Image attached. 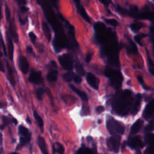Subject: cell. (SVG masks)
<instances>
[{"instance_id": "cell-20", "label": "cell", "mask_w": 154, "mask_h": 154, "mask_svg": "<svg viewBox=\"0 0 154 154\" xmlns=\"http://www.w3.org/2000/svg\"><path fill=\"white\" fill-rule=\"evenodd\" d=\"M6 65L7 68V78L10 81L11 84L13 86H15V80L14 78V75H13V72L12 69V68H10V66L9 65V63L6 62Z\"/></svg>"}, {"instance_id": "cell-51", "label": "cell", "mask_w": 154, "mask_h": 154, "mask_svg": "<svg viewBox=\"0 0 154 154\" xmlns=\"http://www.w3.org/2000/svg\"><path fill=\"white\" fill-rule=\"evenodd\" d=\"M75 3L76 5H78V4H80V0H74Z\"/></svg>"}, {"instance_id": "cell-18", "label": "cell", "mask_w": 154, "mask_h": 154, "mask_svg": "<svg viewBox=\"0 0 154 154\" xmlns=\"http://www.w3.org/2000/svg\"><path fill=\"white\" fill-rule=\"evenodd\" d=\"M69 87L81 99L82 101H86V102L88 101V96L85 92L79 90L78 89H77V88H76L72 84L69 85Z\"/></svg>"}, {"instance_id": "cell-40", "label": "cell", "mask_w": 154, "mask_h": 154, "mask_svg": "<svg viewBox=\"0 0 154 154\" xmlns=\"http://www.w3.org/2000/svg\"><path fill=\"white\" fill-rule=\"evenodd\" d=\"M0 37H1V43H2V46H3V51H4V54L5 56H7V51H6V48H5V45L4 44V42L3 41L2 36L0 33Z\"/></svg>"}, {"instance_id": "cell-60", "label": "cell", "mask_w": 154, "mask_h": 154, "mask_svg": "<svg viewBox=\"0 0 154 154\" xmlns=\"http://www.w3.org/2000/svg\"><path fill=\"white\" fill-rule=\"evenodd\" d=\"M153 1H154V0H153Z\"/></svg>"}, {"instance_id": "cell-37", "label": "cell", "mask_w": 154, "mask_h": 154, "mask_svg": "<svg viewBox=\"0 0 154 154\" xmlns=\"http://www.w3.org/2000/svg\"><path fill=\"white\" fill-rule=\"evenodd\" d=\"M5 16H6L7 21L8 22H10V19H11V14H10V10L7 5L5 6Z\"/></svg>"}, {"instance_id": "cell-8", "label": "cell", "mask_w": 154, "mask_h": 154, "mask_svg": "<svg viewBox=\"0 0 154 154\" xmlns=\"http://www.w3.org/2000/svg\"><path fill=\"white\" fill-rule=\"evenodd\" d=\"M128 145L129 147L135 149H141V148H143L145 146L143 143L142 142L140 138L138 136L130 137L128 139Z\"/></svg>"}, {"instance_id": "cell-6", "label": "cell", "mask_w": 154, "mask_h": 154, "mask_svg": "<svg viewBox=\"0 0 154 154\" xmlns=\"http://www.w3.org/2000/svg\"><path fill=\"white\" fill-rule=\"evenodd\" d=\"M58 61L62 66L66 70H72L74 69V61L69 54H63L58 57Z\"/></svg>"}, {"instance_id": "cell-47", "label": "cell", "mask_w": 154, "mask_h": 154, "mask_svg": "<svg viewBox=\"0 0 154 154\" xmlns=\"http://www.w3.org/2000/svg\"><path fill=\"white\" fill-rule=\"evenodd\" d=\"M26 122L27 123H28L29 124H31V120L30 117H29V116L27 117V118H26Z\"/></svg>"}, {"instance_id": "cell-3", "label": "cell", "mask_w": 154, "mask_h": 154, "mask_svg": "<svg viewBox=\"0 0 154 154\" xmlns=\"http://www.w3.org/2000/svg\"><path fill=\"white\" fill-rule=\"evenodd\" d=\"M107 128L112 135H122L125 132V126L122 123L112 117H109L107 120Z\"/></svg>"}, {"instance_id": "cell-14", "label": "cell", "mask_w": 154, "mask_h": 154, "mask_svg": "<svg viewBox=\"0 0 154 154\" xmlns=\"http://www.w3.org/2000/svg\"><path fill=\"white\" fill-rule=\"evenodd\" d=\"M141 101V96L140 94H137L135 96V101L133 104V106L132 107L131 114L132 115H135L139 112V109L140 108V104Z\"/></svg>"}, {"instance_id": "cell-7", "label": "cell", "mask_w": 154, "mask_h": 154, "mask_svg": "<svg viewBox=\"0 0 154 154\" xmlns=\"http://www.w3.org/2000/svg\"><path fill=\"white\" fill-rule=\"evenodd\" d=\"M29 80L30 82L35 84H39L42 83L43 79L42 76V72L40 71H36L34 69H32L31 70Z\"/></svg>"}, {"instance_id": "cell-53", "label": "cell", "mask_w": 154, "mask_h": 154, "mask_svg": "<svg viewBox=\"0 0 154 154\" xmlns=\"http://www.w3.org/2000/svg\"><path fill=\"white\" fill-rule=\"evenodd\" d=\"M19 1L21 2V3H22L24 5H25L26 4V0H19Z\"/></svg>"}, {"instance_id": "cell-24", "label": "cell", "mask_w": 154, "mask_h": 154, "mask_svg": "<svg viewBox=\"0 0 154 154\" xmlns=\"http://www.w3.org/2000/svg\"><path fill=\"white\" fill-rule=\"evenodd\" d=\"M42 29H43V31L44 32V33H45L46 37L48 38V40L49 41L51 39V32H50V29H49V27H48V25L46 23H43L42 24Z\"/></svg>"}, {"instance_id": "cell-39", "label": "cell", "mask_w": 154, "mask_h": 154, "mask_svg": "<svg viewBox=\"0 0 154 154\" xmlns=\"http://www.w3.org/2000/svg\"><path fill=\"white\" fill-rule=\"evenodd\" d=\"M95 110H96V112L98 114H101V113H103L104 111L105 110V108H104V107L103 106H100L96 107V108L95 109Z\"/></svg>"}, {"instance_id": "cell-54", "label": "cell", "mask_w": 154, "mask_h": 154, "mask_svg": "<svg viewBox=\"0 0 154 154\" xmlns=\"http://www.w3.org/2000/svg\"><path fill=\"white\" fill-rule=\"evenodd\" d=\"M12 122H13L14 123H15V125H17V124H18V121H17V120L15 119H13Z\"/></svg>"}, {"instance_id": "cell-42", "label": "cell", "mask_w": 154, "mask_h": 154, "mask_svg": "<svg viewBox=\"0 0 154 154\" xmlns=\"http://www.w3.org/2000/svg\"><path fill=\"white\" fill-rule=\"evenodd\" d=\"M138 80H139V81L140 82V84L143 86V87L144 89H148V88L146 87L145 84V82H144L141 76H138Z\"/></svg>"}, {"instance_id": "cell-5", "label": "cell", "mask_w": 154, "mask_h": 154, "mask_svg": "<svg viewBox=\"0 0 154 154\" xmlns=\"http://www.w3.org/2000/svg\"><path fill=\"white\" fill-rule=\"evenodd\" d=\"M121 137L120 135H113L107 141V145L108 149L114 153L119 151Z\"/></svg>"}, {"instance_id": "cell-55", "label": "cell", "mask_w": 154, "mask_h": 154, "mask_svg": "<svg viewBox=\"0 0 154 154\" xmlns=\"http://www.w3.org/2000/svg\"><path fill=\"white\" fill-rule=\"evenodd\" d=\"M3 108V104L0 102V108Z\"/></svg>"}, {"instance_id": "cell-23", "label": "cell", "mask_w": 154, "mask_h": 154, "mask_svg": "<svg viewBox=\"0 0 154 154\" xmlns=\"http://www.w3.org/2000/svg\"><path fill=\"white\" fill-rule=\"evenodd\" d=\"M52 151H53V153H63L64 152V148L63 147V146L58 143H57L54 144L52 146Z\"/></svg>"}, {"instance_id": "cell-21", "label": "cell", "mask_w": 154, "mask_h": 154, "mask_svg": "<svg viewBox=\"0 0 154 154\" xmlns=\"http://www.w3.org/2000/svg\"><path fill=\"white\" fill-rule=\"evenodd\" d=\"M58 76V71L56 69L52 70L49 71L47 75V80L49 82H54L56 81L57 80Z\"/></svg>"}, {"instance_id": "cell-30", "label": "cell", "mask_w": 154, "mask_h": 154, "mask_svg": "<svg viewBox=\"0 0 154 154\" xmlns=\"http://www.w3.org/2000/svg\"><path fill=\"white\" fill-rule=\"evenodd\" d=\"M89 113H90V109L89 106L87 105H86V104H83L80 113L81 115L82 116H87L88 114H89Z\"/></svg>"}, {"instance_id": "cell-36", "label": "cell", "mask_w": 154, "mask_h": 154, "mask_svg": "<svg viewBox=\"0 0 154 154\" xmlns=\"http://www.w3.org/2000/svg\"><path fill=\"white\" fill-rule=\"evenodd\" d=\"M146 36L144 35H137L136 36L134 37V39L135 40V42L137 43H139V45H140L141 46L142 45H141V38L143 37H145Z\"/></svg>"}, {"instance_id": "cell-35", "label": "cell", "mask_w": 154, "mask_h": 154, "mask_svg": "<svg viewBox=\"0 0 154 154\" xmlns=\"http://www.w3.org/2000/svg\"><path fill=\"white\" fill-rule=\"evenodd\" d=\"M74 81L75 82V83L80 84L82 82V78L80 76V75H77V74H75L74 75V79H73Z\"/></svg>"}, {"instance_id": "cell-25", "label": "cell", "mask_w": 154, "mask_h": 154, "mask_svg": "<svg viewBox=\"0 0 154 154\" xmlns=\"http://www.w3.org/2000/svg\"><path fill=\"white\" fill-rule=\"evenodd\" d=\"M75 68L76 71V72L78 73L80 75L83 76L85 74V70L82 67V66L78 62H77L75 64Z\"/></svg>"}, {"instance_id": "cell-38", "label": "cell", "mask_w": 154, "mask_h": 154, "mask_svg": "<svg viewBox=\"0 0 154 154\" xmlns=\"http://www.w3.org/2000/svg\"><path fill=\"white\" fill-rule=\"evenodd\" d=\"M29 37L30 38V40L33 43H35V41L36 40V36L35 35V34L33 32H30L29 33Z\"/></svg>"}, {"instance_id": "cell-31", "label": "cell", "mask_w": 154, "mask_h": 154, "mask_svg": "<svg viewBox=\"0 0 154 154\" xmlns=\"http://www.w3.org/2000/svg\"><path fill=\"white\" fill-rule=\"evenodd\" d=\"M74 74H73L72 72H67L63 75V78L66 81L70 82L71 81H72L74 79Z\"/></svg>"}, {"instance_id": "cell-48", "label": "cell", "mask_w": 154, "mask_h": 154, "mask_svg": "<svg viewBox=\"0 0 154 154\" xmlns=\"http://www.w3.org/2000/svg\"><path fill=\"white\" fill-rule=\"evenodd\" d=\"M149 72L154 76V68H149Z\"/></svg>"}, {"instance_id": "cell-52", "label": "cell", "mask_w": 154, "mask_h": 154, "mask_svg": "<svg viewBox=\"0 0 154 154\" xmlns=\"http://www.w3.org/2000/svg\"><path fill=\"white\" fill-rule=\"evenodd\" d=\"M21 10H22V11H23V12H27V9L26 7H22V9H21Z\"/></svg>"}, {"instance_id": "cell-15", "label": "cell", "mask_w": 154, "mask_h": 154, "mask_svg": "<svg viewBox=\"0 0 154 154\" xmlns=\"http://www.w3.org/2000/svg\"><path fill=\"white\" fill-rule=\"evenodd\" d=\"M143 124V122L140 119H138L136 122L133 125V126H131V129H130V135H134L136 133H138V132L140 130Z\"/></svg>"}, {"instance_id": "cell-17", "label": "cell", "mask_w": 154, "mask_h": 154, "mask_svg": "<svg viewBox=\"0 0 154 154\" xmlns=\"http://www.w3.org/2000/svg\"><path fill=\"white\" fill-rule=\"evenodd\" d=\"M9 33L10 35L11 36V37H12V38H13L15 42L16 43H18L19 42L18 35L17 34V32H16V29H15L13 23H12V22H10V25H9Z\"/></svg>"}, {"instance_id": "cell-46", "label": "cell", "mask_w": 154, "mask_h": 154, "mask_svg": "<svg viewBox=\"0 0 154 154\" xmlns=\"http://www.w3.org/2000/svg\"><path fill=\"white\" fill-rule=\"evenodd\" d=\"M0 71H1V72H5V69H4V66H3V64H2L1 61H0Z\"/></svg>"}, {"instance_id": "cell-45", "label": "cell", "mask_w": 154, "mask_h": 154, "mask_svg": "<svg viewBox=\"0 0 154 154\" xmlns=\"http://www.w3.org/2000/svg\"><path fill=\"white\" fill-rule=\"evenodd\" d=\"M150 32L151 34L154 35V23H153L150 27Z\"/></svg>"}, {"instance_id": "cell-56", "label": "cell", "mask_w": 154, "mask_h": 154, "mask_svg": "<svg viewBox=\"0 0 154 154\" xmlns=\"http://www.w3.org/2000/svg\"><path fill=\"white\" fill-rule=\"evenodd\" d=\"M1 9H0V21H1Z\"/></svg>"}, {"instance_id": "cell-22", "label": "cell", "mask_w": 154, "mask_h": 154, "mask_svg": "<svg viewBox=\"0 0 154 154\" xmlns=\"http://www.w3.org/2000/svg\"><path fill=\"white\" fill-rule=\"evenodd\" d=\"M33 116H34V117H35V120H36V122L37 123L38 127L40 128L42 132H43V120H42V117L38 114V113L36 111L34 112Z\"/></svg>"}, {"instance_id": "cell-10", "label": "cell", "mask_w": 154, "mask_h": 154, "mask_svg": "<svg viewBox=\"0 0 154 154\" xmlns=\"http://www.w3.org/2000/svg\"><path fill=\"white\" fill-rule=\"evenodd\" d=\"M154 114V99L151 100L149 103L147 104L146 108L144 110L143 113V117L148 120L151 118L152 115Z\"/></svg>"}, {"instance_id": "cell-49", "label": "cell", "mask_w": 154, "mask_h": 154, "mask_svg": "<svg viewBox=\"0 0 154 154\" xmlns=\"http://www.w3.org/2000/svg\"><path fill=\"white\" fill-rule=\"evenodd\" d=\"M2 141H3V137L1 133H0V146L2 145Z\"/></svg>"}, {"instance_id": "cell-33", "label": "cell", "mask_w": 154, "mask_h": 154, "mask_svg": "<svg viewBox=\"0 0 154 154\" xmlns=\"http://www.w3.org/2000/svg\"><path fill=\"white\" fill-rule=\"evenodd\" d=\"M2 120H3V125L4 127H5L7 125H9V124H10L12 122V120L9 119L8 117L5 116H3L2 117Z\"/></svg>"}, {"instance_id": "cell-34", "label": "cell", "mask_w": 154, "mask_h": 154, "mask_svg": "<svg viewBox=\"0 0 154 154\" xmlns=\"http://www.w3.org/2000/svg\"><path fill=\"white\" fill-rule=\"evenodd\" d=\"M106 23L109 25H111L113 27H116L118 25V22L114 19H105Z\"/></svg>"}, {"instance_id": "cell-50", "label": "cell", "mask_w": 154, "mask_h": 154, "mask_svg": "<svg viewBox=\"0 0 154 154\" xmlns=\"http://www.w3.org/2000/svg\"><path fill=\"white\" fill-rule=\"evenodd\" d=\"M51 64L54 67V68H57V64H56V62H55L54 61H52V62H51Z\"/></svg>"}, {"instance_id": "cell-32", "label": "cell", "mask_w": 154, "mask_h": 154, "mask_svg": "<svg viewBox=\"0 0 154 154\" xmlns=\"http://www.w3.org/2000/svg\"><path fill=\"white\" fill-rule=\"evenodd\" d=\"M154 130V121H151V122L148 124L145 128V133H149V132Z\"/></svg>"}, {"instance_id": "cell-16", "label": "cell", "mask_w": 154, "mask_h": 154, "mask_svg": "<svg viewBox=\"0 0 154 154\" xmlns=\"http://www.w3.org/2000/svg\"><path fill=\"white\" fill-rule=\"evenodd\" d=\"M37 143H38V147H39L42 153H43V154H48V153L45 140L42 137H41V136L38 137Z\"/></svg>"}, {"instance_id": "cell-19", "label": "cell", "mask_w": 154, "mask_h": 154, "mask_svg": "<svg viewBox=\"0 0 154 154\" xmlns=\"http://www.w3.org/2000/svg\"><path fill=\"white\" fill-rule=\"evenodd\" d=\"M76 5L77 9H78V11L80 15L81 16V17L83 18L86 22H87V23H90V19L89 18V15H87L84 8L82 6H81L80 4Z\"/></svg>"}, {"instance_id": "cell-28", "label": "cell", "mask_w": 154, "mask_h": 154, "mask_svg": "<svg viewBox=\"0 0 154 154\" xmlns=\"http://www.w3.org/2000/svg\"><path fill=\"white\" fill-rule=\"evenodd\" d=\"M129 52L133 53L135 54H138V49H137V46L135 45V44L131 40H129Z\"/></svg>"}, {"instance_id": "cell-29", "label": "cell", "mask_w": 154, "mask_h": 154, "mask_svg": "<svg viewBox=\"0 0 154 154\" xmlns=\"http://www.w3.org/2000/svg\"><path fill=\"white\" fill-rule=\"evenodd\" d=\"M76 153H92L93 151L88 148L86 147L85 146H82L81 147H80V149L77 151Z\"/></svg>"}, {"instance_id": "cell-1", "label": "cell", "mask_w": 154, "mask_h": 154, "mask_svg": "<svg viewBox=\"0 0 154 154\" xmlns=\"http://www.w3.org/2000/svg\"><path fill=\"white\" fill-rule=\"evenodd\" d=\"M132 104V93L129 90H125L115 96L112 103L113 109L118 115L124 116L130 111Z\"/></svg>"}, {"instance_id": "cell-44", "label": "cell", "mask_w": 154, "mask_h": 154, "mask_svg": "<svg viewBox=\"0 0 154 154\" xmlns=\"http://www.w3.org/2000/svg\"><path fill=\"white\" fill-rule=\"evenodd\" d=\"M100 1L105 5H107V6L108 5V4L110 3H109L110 2L109 0H100Z\"/></svg>"}, {"instance_id": "cell-41", "label": "cell", "mask_w": 154, "mask_h": 154, "mask_svg": "<svg viewBox=\"0 0 154 154\" xmlns=\"http://www.w3.org/2000/svg\"><path fill=\"white\" fill-rule=\"evenodd\" d=\"M92 56H93V54L91 53V52H89L87 54V56L86 57V63H89L91 61Z\"/></svg>"}, {"instance_id": "cell-4", "label": "cell", "mask_w": 154, "mask_h": 154, "mask_svg": "<svg viewBox=\"0 0 154 154\" xmlns=\"http://www.w3.org/2000/svg\"><path fill=\"white\" fill-rule=\"evenodd\" d=\"M18 131L20 134L19 143L16 147V150H20L22 147L27 145L30 141L31 134L29 130L23 125H20L18 128Z\"/></svg>"}, {"instance_id": "cell-27", "label": "cell", "mask_w": 154, "mask_h": 154, "mask_svg": "<svg viewBox=\"0 0 154 154\" xmlns=\"http://www.w3.org/2000/svg\"><path fill=\"white\" fill-rule=\"evenodd\" d=\"M46 92L45 89H43L42 88H38L36 90V96L38 101H42L43 99V96L44 93Z\"/></svg>"}, {"instance_id": "cell-12", "label": "cell", "mask_w": 154, "mask_h": 154, "mask_svg": "<svg viewBox=\"0 0 154 154\" xmlns=\"http://www.w3.org/2000/svg\"><path fill=\"white\" fill-rule=\"evenodd\" d=\"M19 66L21 72L26 74L29 72V64L28 60L24 56H20L19 58Z\"/></svg>"}, {"instance_id": "cell-26", "label": "cell", "mask_w": 154, "mask_h": 154, "mask_svg": "<svg viewBox=\"0 0 154 154\" xmlns=\"http://www.w3.org/2000/svg\"><path fill=\"white\" fill-rule=\"evenodd\" d=\"M145 25L141 23H133L130 25V28L132 31H133L134 32H137L139 31L141 28L144 27Z\"/></svg>"}, {"instance_id": "cell-59", "label": "cell", "mask_w": 154, "mask_h": 154, "mask_svg": "<svg viewBox=\"0 0 154 154\" xmlns=\"http://www.w3.org/2000/svg\"><path fill=\"white\" fill-rule=\"evenodd\" d=\"M153 51H154V39H153Z\"/></svg>"}, {"instance_id": "cell-43", "label": "cell", "mask_w": 154, "mask_h": 154, "mask_svg": "<svg viewBox=\"0 0 154 154\" xmlns=\"http://www.w3.org/2000/svg\"><path fill=\"white\" fill-rule=\"evenodd\" d=\"M26 50H27V52L29 54L33 53V48L31 46H27L26 48Z\"/></svg>"}, {"instance_id": "cell-13", "label": "cell", "mask_w": 154, "mask_h": 154, "mask_svg": "<svg viewBox=\"0 0 154 154\" xmlns=\"http://www.w3.org/2000/svg\"><path fill=\"white\" fill-rule=\"evenodd\" d=\"M7 50H8V56L10 60H12L13 57V52H14V46L12 41V38L10 35L9 33H7Z\"/></svg>"}, {"instance_id": "cell-57", "label": "cell", "mask_w": 154, "mask_h": 154, "mask_svg": "<svg viewBox=\"0 0 154 154\" xmlns=\"http://www.w3.org/2000/svg\"><path fill=\"white\" fill-rule=\"evenodd\" d=\"M2 57V52L1 51V49H0V57Z\"/></svg>"}, {"instance_id": "cell-9", "label": "cell", "mask_w": 154, "mask_h": 154, "mask_svg": "<svg viewBox=\"0 0 154 154\" xmlns=\"http://www.w3.org/2000/svg\"><path fill=\"white\" fill-rule=\"evenodd\" d=\"M86 80L87 83L89 84L93 89L95 90H98L99 84H100V80L96 76L92 73H88L86 75Z\"/></svg>"}, {"instance_id": "cell-2", "label": "cell", "mask_w": 154, "mask_h": 154, "mask_svg": "<svg viewBox=\"0 0 154 154\" xmlns=\"http://www.w3.org/2000/svg\"><path fill=\"white\" fill-rule=\"evenodd\" d=\"M105 75L110 81L112 86L116 89H119L122 86L123 76L119 70L107 68L104 71Z\"/></svg>"}, {"instance_id": "cell-58", "label": "cell", "mask_w": 154, "mask_h": 154, "mask_svg": "<svg viewBox=\"0 0 154 154\" xmlns=\"http://www.w3.org/2000/svg\"><path fill=\"white\" fill-rule=\"evenodd\" d=\"M101 122V120H99V121H98V123H100Z\"/></svg>"}, {"instance_id": "cell-11", "label": "cell", "mask_w": 154, "mask_h": 154, "mask_svg": "<svg viewBox=\"0 0 154 154\" xmlns=\"http://www.w3.org/2000/svg\"><path fill=\"white\" fill-rule=\"evenodd\" d=\"M145 141L149 147L147 148L146 153H154V134H147L145 136Z\"/></svg>"}]
</instances>
